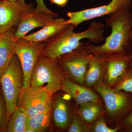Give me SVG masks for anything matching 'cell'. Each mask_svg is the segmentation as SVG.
I'll list each match as a JSON object with an SVG mask.
<instances>
[{
  "instance_id": "cell-1",
  "label": "cell",
  "mask_w": 132,
  "mask_h": 132,
  "mask_svg": "<svg viewBox=\"0 0 132 132\" xmlns=\"http://www.w3.org/2000/svg\"><path fill=\"white\" fill-rule=\"evenodd\" d=\"M132 7L119 10L109 15L106 25L111 28L110 35L104 44L94 46L85 43L81 46L85 53L91 54H128L132 46L130 35L132 30Z\"/></svg>"
},
{
  "instance_id": "cell-2",
  "label": "cell",
  "mask_w": 132,
  "mask_h": 132,
  "mask_svg": "<svg viewBox=\"0 0 132 132\" xmlns=\"http://www.w3.org/2000/svg\"><path fill=\"white\" fill-rule=\"evenodd\" d=\"M105 25L101 22L93 21L88 28L80 32H74L75 26H69L57 35L46 41L47 45L42 55L53 60L62 55L77 49L82 44L81 40L87 39L90 42L95 43L105 41L104 29Z\"/></svg>"
},
{
  "instance_id": "cell-3",
  "label": "cell",
  "mask_w": 132,
  "mask_h": 132,
  "mask_svg": "<svg viewBox=\"0 0 132 132\" xmlns=\"http://www.w3.org/2000/svg\"><path fill=\"white\" fill-rule=\"evenodd\" d=\"M64 74L57 60L41 54L34 67L29 87L43 88L52 95L61 90Z\"/></svg>"
},
{
  "instance_id": "cell-4",
  "label": "cell",
  "mask_w": 132,
  "mask_h": 132,
  "mask_svg": "<svg viewBox=\"0 0 132 132\" xmlns=\"http://www.w3.org/2000/svg\"><path fill=\"white\" fill-rule=\"evenodd\" d=\"M0 79L1 86L6 104L9 119L18 106L19 96L24 88L23 71L20 60L15 54Z\"/></svg>"
},
{
  "instance_id": "cell-5",
  "label": "cell",
  "mask_w": 132,
  "mask_h": 132,
  "mask_svg": "<svg viewBox=\"0 0 132 132\" xmlns=\"http://www.w3.org/2000/svg\"><path fill=\"white\" fill-rule=\"evenodd\" d=\"M104 101L107 113L114 120H118L132 109V97L122 91L112 88L103 82L94 88Z\"/></svg>"
},
{
  "instance_id": "cell-6",
  "label": "cell",
  "mask_w": 132,
  "mask_h": 132,
  "mask_svg": "<svg viewBox=\"0 0 132 132\" xmlns=\"http://www.w3.org/2000/svg\"><path fill=\"white\" fill-rule=\"evenodd\" d=\"M53 95L43 88L29 87L23 89L19 96V105L28 117L53 109Z\"/></svg>"
},
{
  "instance_id": "cell-7",
  "label": "cell",
  "mask_w": 132,
  "mask_h": 132,
  "mask_svg": "<svg viewBox=\"0 0 132 132\" xmlns=\"http://www.w3.org/2000/svg\"><path fill=\"white\" fill-rule=\"evenodd\" d=\"M92 57V54L85 53L80 46L72 52L60 56L56 60L64 74L78 84L83 85Z\"/></svg>"
},
{
  "instance_id": "cell-8",
  "label": "cell",
  "mask_w": 132,
  "mask_h": 132,
  "mask_svg": "<svg viewBox=\"0 0 132 132\" xmlns=\"http://www.w3.org/2000/svg\"><path fill=\"white\" fill-rule=\"evenodd\" d=\"M47 45L46 41L35 42L28 41L24 38L15 41L14 53L21 64L24 78V89L29 87L31 73L39 56Z\"/></svg>"
},
{
  "instance_id": "cell-9",
  "label": "cell",
  "mask_w": 132,
  "mask_h": 132,
  "mask_svg": "<svg viewBox=\"0 0 132 132\" xmlns=\"http://www.w3.org/2000/svg\"><path fill=\"white\" fill-rule=\"evenodd\" d=\"M35 10L33 3H26L24 0L0 1V34L17 26L22 19Z\"/></svg>"
},
{
  "instance_id": "cell-10",
  "label": "cell",
  "mask_w": 132,
  "mask_h": 132,
  "mask_svg": "<svg viewBox=\"0 0 132 132\" xmlns=\"http://www.w3.org/2000/svg\"><path fill=\"white\" fill-rule=\"evenodd\" d=\"M132 6V0H112L107 5L77 12H67V14L69 19L67 22L76 27L84 22L109 15L119 10Z\"/></svg>"
},
{
  "instance_id": "cell-11",
  "label": "cell",
  "mask_w": 132,
  "mask_h": 132,
  "mask_svg": "<svg viewBox=\"0 0 132 132\" xmlns=\"http://www.w3.org/2000/svg\"><path fill=\"white\" fill-rule=\"evenodd\" d=\"M103 55L106 61L105 83L109 86H113L127 70L132 59H130L129 54Z\"/></svg>"
},
{
  "instance_id": "cell-12",
  "label": "cell",
  "mask_w": 132,
  "mask_h": 132,
  "mask_svg": "<svg viewBox=\"0 0 132 132\" xmlns=\"http://www.w3.org/2000/svg\"><path fill=\"white\" fill-rule=\"evenodd\" d=\"M55 18L53 15L43 12L33 11L19 22L14 34L15 40L24 38L26 34L34 29L43 27Z\"/></svg>"
},
{
  "instance_id": "cell-13",
  "label": "cell",
  "mask_w": 132,
  "mask_h": 132,
  "mask_svg": "<svg viewBox=\"0 0 132 132\" xmlns=\"http://www.w3.org/2000/svg\"><path fill=\"white\" fill-rule=\"evenodd\" d=\"M61 89L73 99L78 105L89 102H102V99L95 91L71 81L64 79L61 84Z\"/></svg>"
},
{
  "instance_id": "cell-14",
  "label": "cell",
  "mask_w": 132,
  "mask_h": 132,
  "mask_svg": "<svg viewBox=\"0 0 132 132\" xmlns=\"http://www.w3.org/2000/svg\"><path fill=\"white\" fill-rule=\"evenodd\" d=\"M92 55L84 80V84L88 88H94L103 82L106 65L105 55Z\"/></svg>"
},
{
  "instance_id": "cell-15",
  "label": "cell",
  "mask_w": 132,
  "mask_h": 132,
  "mask_svg": "<svg viewBox=\"0 0 132 132\" xmlns=\"http://www.w3.org/2000/svg\"><path fill=\"white\" fill-rule=\"evenodd\" d=\"M67 20L61 18L54 19L39 31L26 35L22 38L32 42L46 41L57 35L67 28L69 24H68Z\"/></svg>"
},
{
  "instance_id": "cell-16",
  "label": "cell",
  "mask_w": 132,
  "mask_h": 132,
  "mask_svg": "<svg viewBox=\"0 0 132 132\" xmlns=\"http://www.w3.org/2000/svg\"><path fill=\"white\" fill-rule=\"evenodd\" d=\"M13 27L0 34V77L7 69L15 54L14 34L16 29Z\"/></svg>"
},
{
  "instance_id": "cell-17",
  "label": "cell",
  "mask_w": 132,
  "mask_h": 132,
  "mask_svg": "<svg viewBox=\"0 0 132 132\" xmlns=\"http://www.w3.org/2000/svg\"><path fill=\"white\" fill-rule=\"evenodd\" d=\"M52 118L58 128L62 130L67 129L70 119L69 108L65 98L61 95L57 96L53 102Z\"/></svg>"
},
{
  "instance_id": "cell-18",
  "label": "cell",
  "mask_w": 132,
  "mask_h": 132,
  "mask_svg": "<svg viewBox=\"0 0 132 132\" xmlns=\"http://www.w3.org/2000/svg\"><path fill=\"white\" fill-rule=\"evenodd\" d=\"M28 116L23 109L18 105L10 118L7 132H27Z\"/></svg>"
},
{
  "instance_id": "cell-19",
  "label": "cell",
  "mask_w": 132,
  "mask_h": 132,
  "mask_svg": "<svg viewBox=\"0 0 132 132\" xmlns=\"http://www.w3.org/2000/svg\"><path fill=\"white\" fill-rule=\"evenodd\" d=\"M79 105L78 113L82 120L88 125L93 123L103 113L101 102H89Z\"/></svg>"
},
{
  "instance_id": "cell-20",
  "label": "cell",
  "mask_w": 132,
  "mask_h": 132,
  "mask_svg": "<svg viewBox=\"0 0 132 132\" xmlns=\"http://www.w3.org/2000/svg\"><path fill=\"white\" fill-rule=\"evenodd\" d=\"M52 110L28 119L27 132H45L51 124Z\"/></svg>"
},
{
  "instance_id": "cell-21",
  "label": "cell",
  "mask_w": 132,
  "mask_h": 132,
  "mask_svg": "<svg viewBox=\"0 0 132 132\" xmlns=\"http://www.w3.org/2000/svg\"><path fill=\"white\" fill-rule=\"evenodd\" d=\"M113 86L117 91L132 94V69H127Z\"/></svg>"
},
{
  "instance_id": "cell-22",
  "label": "cell",
  "mask_w": 132,
  "mask_h": 132,
  "mask_svg": "<svg viewBox=\"0 0 132 132\" xmlns=\"http://www.w3.org/2000/svg\"><path fill=\"white\" fill-rule=\"evenodd\" d=\"M69 132H89L91 131L88 124L85 122L77 113L74 115L68 129Z\"/></svg>"
},
{
  "instance_id": "cell-23",
  "label": "cell",
  "mask_w": 132,
  "mask_h": 132,
  "mask_svg": "<svg viewBox=\"0 0 132 132\" xmlns=\"http://www.w3.org/2000/svg\"><path fill=\"white\" fill-rule=\"evenodd\" d=\"M9 120L6 104L1 90L0 91V132H7Z\"/></svg>"
},
{
  "instance_id": "cell-24",
  "label": "cell",
  "mask_w": 132,
  "mask_h": 132,
  "mask_svg": "<svg viewBox=\"0 0 132 132\" xmlns=\"http://www.w3.org/2000/svg\"><path fill=\"white\" fill-rule=\"evenodd\" d=\"M120 129L119 126L112 128L107 126L105 118L100 116L97 119L93 127L92 131L94 132H116Z\"/></svg>"
},
{
  "instance_id": "cell-25",
  "label": "cell",
  "mask_w": 132,
  "mask_h": 132,
  "mask_svg": "<svg viewBox=\"0 0 132 132\" xmlns=\"http://www.w3.org/2000/svg\"><path fill=\"white\" fill-rule=\"evenodd\" d=\"M36 2L37 3V5L35 8V11L52 14L55 17H57L58 16L59 14L58 13L52 12L51 10L47 7L43 0H36Z\"/></svg>"
},
{
  "instance_id": "cell-26",
  "label": "cell",
  "mask_w": 132,
  "mask_h": 132,
  "mask_svg": "<svg viewBox=\"0 0 132 132\" xmlns=\"http://www.w3.org/2000/svg\"><path fill=\"white\" fill-rule=\"evenodd\" d=\"M120 126L127 131L132 132V112L122 121Z\"/></svg>"
},
{
  "instance_id": "cell-27",
  "label": "cell",
  "mask_w": 132,
  "mask_h": 132,
  "mask_svg": "<svg viewBox=\"0 0 132 132\" xmlns=\"http://www.w3.org/2000/svg\"><path fill=\"white\" fill-rule=\"evenodd\" d=\"M69 0H50L52 4H55L60 7L65 6Z\"/></svg>"
},
{
  "instance_id": "cell-28",
  "label": "cell",
  "mask_w": 132,
  "mask_h": 132,
  "mask_svg": "<svg viewBox=\"0 0 132 132\" xmlns=\"http://www.w3.org/2000/svg\"><path fill=\"white\" fill-rule=\"evenodd\" d=\"M129 56H130V59H132V52H131L130 54H129Z\"/></svg>"
},
{
  "instance_id": "cell-29",
  "label": "cell",
  "mask_w": 132,
  "mask_h": 132,
  "mask_svg": "<svg viewBox=\"0 0 132 132\" xmlns=\"http://www.w3.org/2000/svg\"><path fill=\"white\" fill-rule=\"evenodd\" d=\"M7 1H9L12 2H14L16 1V0H7Z\"/></svg>"
},
{
  "instance_id": "cell-30",
  "label": "cell",
  "mask_w": 132,
  "mask_h": 132,
  "mask_svg": "<svg viewBox=\"0 0 132 132\" xmlns=\"http://www.w3.org/2000/svg\"><path fill=\"white\" fill-rule=\"evenodd\" d=\"M130 38H131V40L132 41V30L131 32V35H130Z\"/></svg>"
},
{
  "instance_id": "cell-31",
  "label": "cell",
  "mask_w": 132,
  "mask_h": 132,
  "mask_svg": "<svg viewBox=\"0 0 132 132\" xmlns=\"http://www.w3.org/2000/svg\"><path fill=\"white\" fill-rule=\"evenodd\" d=\"M131 66L132 68V62H131Z\"/></svg>"
},
{
  "instance_id": "cell-32",
  "label": "cell",
  "mask_w": 132,
  "mask_h": 132,
  "mask_svg": "<svg viewBox=\"0 0 132 132\" xmlns=\"http://www.w3.org/2000/svg\"><path fill=\"white\" fill-rule=\"evenodd\" d=\"M0 87H1V79H0Z\"/></svg>"
},
{
  "instance_id": "cell-33",
  "label": "cell",
  "mask_w": 132,
  "mask_h": 132,
  "mask_svg": "<svg viewBox=\"0 0 132 132\" xmlns=\"http://www.w3.org/2000/svg\"><path fill=\"white\" fill-rule=\"evenodd\" d=\"M0 1H5V0H0Z\"/></svg>"
}]
</instances>
